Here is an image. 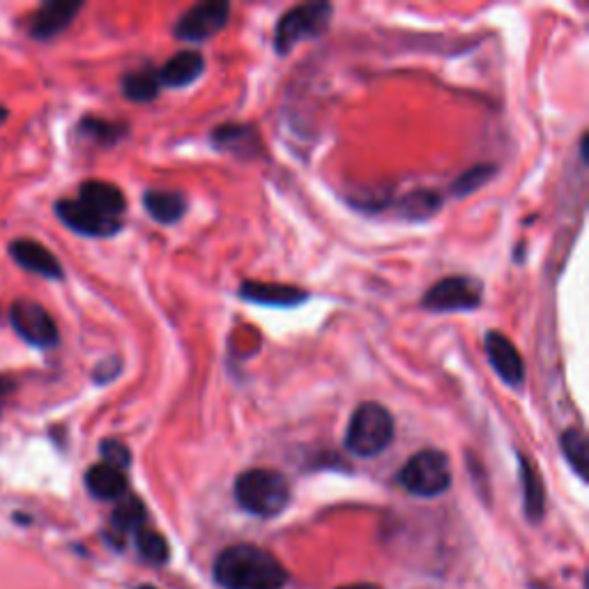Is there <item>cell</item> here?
Listing matches in <instances>:
<instances>
[{
  "label": "cell",
  "mask_w": 589,
  "mask_h": 589,
  "mask_svg": "<svg viewBox=\"0 0 589 589\" xmlns=\"http://www.w3.org/2000/svg\"><path fill=\"white\" fill-rule=\"evenodd\" d=\"M215 580L224 589H281L288 574L272 553L259 545L238 543L217 557Z\"/></svg>",
  "instance_id": "6da1fadb"
},
{
  "label": "cell",
  "mask_w": 589,
  "mask_h": 589,
  "mask_svg": "<svg viewBox=\"0 0 589 589\" xmlns=\"http://www.w3.org/2000/svg\"><path fill=\"white\" fill-rule=\"evenodd\" d=\"M236 502L240 507L259 518L279 516L290 502L288 479L269 468L247 470L236 479Z\"/></svg>",
  "instance_id": "7a4b0ae2"
},
{
  "label": "cell",
  "mask_w": 589,
  "mask_h": 589,
  "mask_svg": "<svg viewBox=\"0 0 589 589\" xmlns=\"http://www.w3.org/2000/svg\"><path fill=\"white\" fill-rule=\"evenodd\" d=\"M394 440V417L381 404L357 406L348 429H346V449L352 456L371 458L383 454Z\"/></svg>",
  "instance_id": "3957f363"
},
{
  "label": "cell",
  "mask_w": 589,
  "mask_h": 589,
  "mask_svg": "<svg viewBox=\"0 0 589 589\" xmlns=\"http://www.w3.org/2000/svg\"><path fill=\"white\" fill-rule=\"evenodd\" d=\"M398 483L417 497H437L452 486L449 458L437 449L417 452L398 472Z\"/></svg>",
  "instance_id": "277c9868"
},
{
  "label": "cell",
  "mask_w": 589,
  "mask_h": 589,
  "mask_svg": "<svg viewBox=\"0 0 589 589\" xmlns=\"http://www.w3.org/2000/svg\"><path fill=\"white\" fill-rule=\"evenodd\" d=\"M329 3H306L288 10L275 28V51L288 56L304 39L321 37L332 21Z\"/></svg>",
  "instance_id": "5b68a950"
},
{
  "label": "cell",
  "mask_w": 589,
  "mask_h": 589,
  "mask_svg": "<svg viewBox=\"0 0 589 589\" xmlns=\"http://www.w3.org/2000/svg\"><path fill=\"white\" fill-rule=\"evenodd\" d=\"M481 284L472 277H447L429 288L422 306L435 313L472 311L481 304Z\"/></svg>",
  "instance_id": "8992f818"
},
{
  "label": "cell",
  "mask_w": 589,
  "mask_h": 589,
  "mask_svg": "<svg viewBox=\"0 0 589 589\" xmlns=\"http://www.w3.org/2000/svg\"><path fill=\"white\" fill-rule=\"evenodd\" d=\"M10 321L21 339L37 348H53L58 344V327L51 313L33 300L14 302L10 309Z\"/></svg>",
  "instance_id": "52a82bcc"
},
{
  "label": "cell",
  "mask_w": 589,
  "mask_h": 589,
  "mask_svg": "<svg viewBox=\"0 0 589 589\" xmlns=\"http://www.w3.org/2000/svg\"><path fill=\"white\" fill-rule=\"evenodd\" d=\"M230 16V5L226 0H207L192 10H187L173 28L178 39L184 41H205L226 28Z\"/></svg>",
  "instance_id": "ba28073f"
},
{
  "label": "cell",
  "mask_w": 589,
  "mask_h": 589,
  "mask_svg": "<svg viewBox=\"0 0 589 589\" xmlns=\"http://www.w3.org/2000/svg\"><path fill=\"white\" fill-rule=\"evenodd\" d=\"M56 215L62 224L72 228L74 233L86 238H111L122 228L120 219L101 217L81 201H58Z\"/></svg>",
  "instance_id": "9c48e42d"
},
{
  "label": "cell",
  "mask_w": 589,
  "mask_h": 589,
  "mask_svg": "<svg viewBox=\"0 0 589 589\" xmlns=\"http://www.w3.org/2000/svg\"><path fill=\"white\" fill-rule=\"evenodd\" d=\"M483 346H486L489 362L495 369V373L502 377L509 387H520L525 381V364L522 357L516 350V346L504 336L502 332L491 329L483 339Z\"/></svg>",
  "instance_id": "30bf717a"
},
{
  "label": "cell",
  "mask_w": 589,
  "mask_h": 589,
  "mask_svg": "<svg viewBox=\"0 0 589 589\" xmlns=\"http://www.w3.org/2000/svg\"><path fill=\"white\" fill-rule=\"evenodd\" d=\"M240 298L263 306H277V309H290L309 300V292L294 286L284 284H259V281H244L240 286Z\"/></svg>",
  "instance_id": "8fae6325"
},
{
  "label": "cell",
  "mask_w": 589,
  "mask_h": 589,
  "mask_svg": "<svg viewBox=\"0 0 589 589\" xmlns=\"http://www.w3.org/2000/svg\"><path fill=\"white\" fill-rule=\"evenodd\" d=\"M10 254L12 259L28 272H35L39 277L47 279H60L62 277V265L58 259L51 254L47 247H41L35 240L21 238L10 244Z\"/></svg>",
  "instance_id": "7c38bea8"
},
{
  "label": "cell",
  "mask_w": 589,
  "mask_h": 589,
  "mask_svg": "<svg viewBox=\"0 0 589 589\" xmlns=\"http://www.w3.org/2000/svg\"><path fill=\"white\" fill-rule=\"evenodd\" d=\"M79 12L81 3H68V0H53V3L41 5L31 19V35L35 39H51L65 31Z\"/></svg>",
  "instance_id": "4fadbf2b"
},
{
  "label": "cell",
  "mask_w": 589,
  "mask_h": 589,
  "mask_svg": "<svg viewBox=\"0 0 589 589\" xmlns=\"http://www.w3.org/2000/svg\"><path fill=\"white\" fill-rule=\"evenodd\" d=\"M79 201L83 205H88L95 209L97 215L118 219L124 213V194L111 182H101V180H88L83 182L79 189Z\"/></svg>",
  "instance_id": "5bb4252c"
},
{
  "label": "cell",
  "mask_w": 589,
  "mask_h": 589,
  "mask_svg": "<svg viewBox=\"0 0 589 589\" xmlns=\"http://www.w3.org/2000/svg\"><path fill=\"white\" fill-rule=\"evenodd\" d=\"M205 72V58L196 51H180L157 72L159 83L166 88H187Z\"/></svg>",
  "instance_id": "9a60e30c"
},
{
  "label": "cell",
  "mask_w": 589,
  "mask_h": 589,
  "mask_svg": "<svg viewBox=\"0 0 589 589\" xmlns=\"http://www.w3.org/2000/svg\"><path fill=\"white\" fill-rule=\"evenodd\" d=\"M86 489L97 500H118L128 493V477L109 462H97L86 472Z\"/></svg>",
  "instance_id": "2e32d148"
},
{
  "label": "cell",
  "mask_w": 589,
  "mask_h": 589,
  "mask_svg": "<svg viewBox=\"0 0 589 589\" xmlns=\"http://www.w3.org/2000/svg\"><path fill=\"white\" fill-rule=\"evenodd\" d=\"M143 207L157 224H176L187 209V201L180 192H159L151 189L143 194Z\"/></svg>",
  "instance_id": "e0dca14e"
},
{
  "label": "cell",
  "mask_w": 589,
  "mask_h": 589,
  "mask_svg": "<svg viewBox=\"0 0 589 589\" xmlns=\"http://www.w3.org/2000/svg\"><path fill=\"white\" fill-rule=\"evenodd\" d=\"M215 145L219 151L236 153L242 157L259 155V136L247 124H221L213 134Z\"/></svg>",
  "instance_id": "ac0fdd59"
},
{
  "label": "cell",
  "mask_w": 589,
  "mask_h": 589,
  "mask_svg": "<svg viewBox=\"0 0 589 589\" xmlns=\"http://www.w3.org/2000/svg\"><path fill=\"white\" fill-rule=\"evenodd\" d=\"M520 479H522V491H525V514H528L532 522H539L545 512L543 481L539 477L534 462L522 454H520Z\"/></svg>",
  "instance_id": "d6986e66"
},
{
  "label": "cell",
  "mask_w": 589,
  "mask_h": 589,
  "mask_svg": "<svg viewBox=\"0 0 589 589\" xmlns=\"http://www.w3.org/2000/svg\"><path fill=\"white\" fill-rule=\"evenodd\" d=\"M440 207L442 199L437 192H431V189H414V192H410L398 203V217L408 221H426L440 213Z\"/></svg>",
  "instance_id": "ffe728a7"
},
{
  "label": "cell",
  "mask_w": 589,
  "mask_h": 589,
  "mask_svg": "<svg viewBox=\"0 0 589 589\" xmlns=\"http://www.w3.org/2000/svg\"><path fill=\"white\" fill-rule=\"evenodd\" d=\"M159 76L155 70H139L122 76V93L132 101H153L159 95Z\"/></svg>",
  "instance_id": "44dd1931"
},
{
  "label": "cell",
  "mask_w": 589,
  "mask_h": 589,
  "mask_svg": "<svg viewBox=\"0 0 589 589\" xmlns=\"http://www.w3.org/2000/svg\"><path fill=\"white\" fill-rule=\"evenodd\" d=\"M560 447H562L564 458L569 460V466L574 468V472L585 481L589 452H587V437H585L582 429H566L560 437Z\"/></svg>",
  "instance_id": "7402d4cb"
},
{
  "label": "cell",
  "mask_w": 589,
  "mask_h": 589,
  "mask_svg": "<svg viewBox=\"0 0 589 589\" xmlns=\"http://www.w3.org/2000/svg\"><path fill=\"white\" fill-rule=\"evenodd\" d=\"M143 522H145V509L136 497L122 500L111 516L113 530H118L120 534H130V532L136 534L141 528H145Z\"/></svg>",
  "instance_id": "603a6c76"
},
{
  "label": "cell",
  "mask_w": 589,
  "mask_h": 589,
  "mask_svg": "<svg viewBox=\"0 0 589 589\" xmlns=\"http://www.w3.org/2000/svg\"><path fill=\"white\" fill-rule=\"evenodd\" d=\"M495 173H497V168L493 164H477V166L468 168L466 173H460V178L454 180L452 196H456V199L470 196L472 192H477L479 187L486 184Z\"/></svg>",
  "instance_id": "cb8c5ba5"
},
{
  "label": "cell",
  "mask_w": 589,
  "mask_h": 589,
  "mask_svg": "<svg viewBox=\"0 0 589 589\" xmlns=\"http://www.w3.org/2000/svg\"><path fill=\"white\" fill-rule=\"evenodd\" d=\"M136 549L139 553L153 564H164L168 562V543L161 534H157L155 530L141 528L136 532Z\"/></svg>",
  "instance_id": "d4e9b609"
},
{
  "label": "cell",
  "mask_w": 589,
  "mask_h": 589,
  "mask_svg": "<svg viewBox=\"0 0 589 589\" xmlns=\"http://www.w3.org/2000/svg\"><path fill=\"white\" fill-rule=\"evenodd\" d=\"M124 130H128L124 124H116V122L99 120V118H86L81 122V132L97 143H104V145L118 143L124 136Z\"/></svg>",
  "instance_id": "484cf974"
},
{
  "label": "cell",
  "mask_w": 589,
  "mask_h": 589,
  "mask_svg": "<svg viewBox=\"0 0 589 589\" xmlns=\"http://www.w3.org/2000/svg\"><path fill=\"white\" fill-rule=\"evenodd\" d=\"M99 452H101V458H104L101 462H109V466L120 468V470L130 468L132 454H130L128 447L122 445V442H118V440H104V442H101V447H99Z\"/></svg>",
  "instance_id": "4316f807"
},
{
  "label": "cell",
  "mask_w": 589,
  "mask_h": 589,
  "mask_svg": "<svg viewBox=\"0 0 589 589\" xmlns=\"http://www.w3.org/2000/svg\"><path fill=\"white\" fill-rule=\"evenodd\" d=\"M339 589H383V587L371 585V582H357V585H346V587H339Z\"/></svg>",
  "instance_id": "83f0119b"
},
{
  "label": "cell",
  "mask_w": 589,
  "mask_h": 589,
  "mask_svg": "<svg viewBox=\"0 0 589 589\" xmlns=\"http://www.w3.org/2000/svg\"><path fill=\"white\" fill-rule=\"evenodd\" d=\"M10 392V383L5 381V377H0V396H5Z\"/></svg>",
  "instance_id": "f1b7e54d"
},
{
  "label": "cell",
  "mask_w": 589,
  "mask_h": 589,
  "mask_svg": "<svg viewBox=\"0 0 589 589\" xmlns=\"http://www.w3.org/2000/svg\"><path fill=\"white\" fill-rule=\"evenodd\" d=\"M8 120V109L5 107H0V124H3Z\"/></svg>",
  "instance_id": "f546056e"
},
{
  "label": "cell",
  "mask_w": 589,
  "mask_h": 589,
  "mask_svg": "<svg viewBox=\"0 0 589 589\" xmlns=\"http://www.w3.org/2000/svg\"><path fill=\"white\" fill-rule=\"evenodd\" d=\"M139 589H155V587H139Z\"/></svg>",
  "instance_id": "4dcf8cb0"
}]
</instances>
